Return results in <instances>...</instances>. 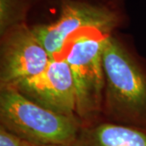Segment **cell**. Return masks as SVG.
Returning a JSON list of instances; mask_svg holds the SVG:
<instances>
[{
  "instance_id": "6da1fadb",
  "label": "cell",
  "mask_w": 146,
  "mask_h": 146,
  "mask_svg": "<svg viewBox=\"0 0 146 146\" xmlns=\"http://www.w3.org/2000/svg\"><path fill=\"white\" fill-rule=\"evenodd\" d=\"M102 63L111 113L146 128V68L110 34L104 39Z\"/></svg>"
},
{
  "instance_id": "8992f818",
  "label": "cell",
  "mask_w": 146,
  "mask_h": 146,
  "mask_svg": "<svg viewBox=\"0 0 146 146\" xmlns=\"http://www.w3.org/2000/svg\"><path fill=\"white\" fill-rule=\"evenodd\" d=\"M15 89L29 99L56 113L74 116L76 112L72 75L63 57L52 58L42 72L24 80Z\"/></svg>"
},
{
  "instance_id": "9c48e42d",
  "label": "cell",
  "mask_w": 146,
  "mask_h": 146,
  "mask_svg": "<svg viewBox=\"0 0 146 146\" xmlns=\"http://www.w3.org/2000/svg\"><path fill=\"white\" fill-rule=\"evenodd\" d=\"M24 141L3 126L0 127V146H23Z\"/></svg>"
},
{
  "instance_id": "277c9868",
  "label": "cell",
  "mask_w": 146,
  "mask_h": 146,
  "mask_svg": "<svg viewBox=\"0 0 146 146\" xmlns=\"http://www.w3.org/2000/svg\"><path fill=\"white\" fill-rule=\"evenodd\" d=\"M119 24V16L108 6L80 0H62L59 15L49 24L32 27L36 38L49 54L61 57L68 41L84 31L109 35Z\"/></svg>"
},
{
  "instance_id": "ba28073f",
  "label": "cell",
  "mask_w": 146,
  "mask_h": 146,
  "mask_svg": "<svg viewBox=\"0 0 146 146\" xmlns=\"http://www.w3.org/2000/svg\"><path fill=\"white\" fill-rule=\"evenodd\" d=\"M31 0H0V34L24 24Z\"/></svg>"
},
{
  "instance_id": "5b68a950",
  "label": "cell",
  "mask_w": 146,
  "mask_h": 146,
  "mask_svg": "<svg viewBox=\"0 0 146 146\" xmlns=\"http://www.w3.org/2000/svg\"><path fill=\"white\" fill-rule=\"evenodd\" d=\"M52 59L32 28L21 24L2 36L1 89L15 88L21 81L42 72Z\"/></svg>"
},
{
  "instance_id": "3957f363",
  "label": "cell",
  "mask_w": 146,
  "mask_h": 146,
  "mask_svg": "<svg viewBox=\"0 0 146 146\" xmlns=\"http://www.w3.org/2000/svg\"><path fill=\"white\" fill-rule=\"evenodd\" d=\"M106 35L84 31L72 36L63 50L72 75L76 92V112L80 117L95 114L100 108L106 87L102 48Z\"/></svg>"
},
{
  "instance_id": "7a4b0ae2",
  "label": "cell",
  "mask_w": 146,
  "mask_h": 146,
  "mask_svg": "<svg viewBox=\"0 0 146 146\" xmlns=\"http://www.w3.org/2000/svg\"><path fill=\"white\" fill-rule=\"evenodd\" d=\"M0 119L11 132L33 144L72 146L80 133L74 116L46 109L15 88L1 89Z\"/></svg>"
},
{
  "instance_id": "30bf717a",
  "label": "cell",
  "mask_w": 146,
  "mask_h": 146,
  "mask_svg": "<svg viewBox=\"0 0 146 146\" xmlns=\"http://www.w3.org/2000/svg\"><path fill=\"white\" fill-rule=\"evenodd\" d=\"M23 146H63V145H40V144H33L28 141H24Z\"/></svg>"
},
{
  "instance_id": "52a82bcc",
  "label": "cell",
  "mask_w": 146,
  "mask_h": 146,
  "mask_svg": "<svg viewBox=\"0 0 146 146\" xmlns=\"http://www.w3.org/2000/svg\"><path fill=\"white\" fill-rule=\"evenodd\" d=\"M72 146H146V128L101 123L80 131Z\"/></svg>"
}]
</instances>
